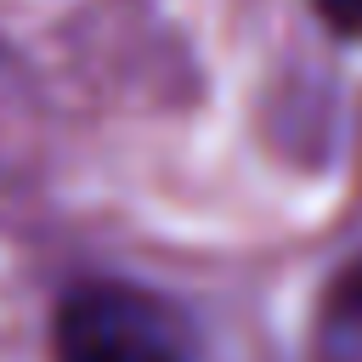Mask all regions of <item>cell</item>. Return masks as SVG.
<instances>
[{
	"instance_id": "6da1fadb",
	"label": "cell",
	"mask_w": 362,
	"mask_h": 362,
	"mask_svg": "<svg viewBox=\"0 0 362 362\" xmlns=\"http://www.w3.org/2000/svg\"><path fill=\"white\" fill-rule=\"evenodd\" d=\"M62 362H181L164 322L124 294H79L62 311Z\"/></svg>"
},
{
	"instance_id": "7a4b0ae2",
	"label": "cell",
	"mask_w": 362,
	"mask_h": 362,
	"mask_svg": "<svg viewBox=\"0 0 362 362\" xmlns=\"http://www.w3.org/2000/svg\"><path fill=\"white\" fill-rule=\"evenodd\" d=\"M334 34H362V0H311Z\"/></svg>"
}]
</instances>
